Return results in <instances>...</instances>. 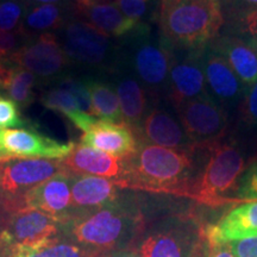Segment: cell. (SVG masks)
Segmentation results:
<instances>
[{
    "label": "cell",
    "mask_w": 257,
    "mask_h": 257,
    "mask_svg": "<svg viewBox=\"0 0 257 257\" xmlns=\"http://www.w3.org/2000/svg\"><path fill=\"white\" fill-rule=\"evenodd\" d=\"M74 10L79 18L110 38L126 37L138 25L120 11L115 2L89 6H79L74 3Z\"/></svg>",
    "instance_id": "obj_23"
},
{
    "label": "cell",
    "mask_w": 257,
    "mask_h": 257,
    "mask_svg": "<svg viewBox=\"0 0 257 257\" xmlns=\"http://www.w3.org/2000/svg\"><path fill=\"white\" fill-rule=\"evenodd\" d=\"M120 189L112 179L74 174L72 181V220L86 217L113 204L120 198Z\"/></svg>",
    "instance_id": "obj_17"
},
{
    "label": "cell",
    "mask_w": 257,
    "mask_h": 257,
    "mask_svg": "<svg viewBox=\"0 0 257 257\" xmlns=\"http://www.w3.org/2000/svg\"><path fill=\"white\" fill-rule=\"evenodd\" d=\"M159 18L161 36L180 49L206 47L225 24L219 0H160Z\"/></svg>",
    "instance_id": "obj_3"
},
{
    "label": "cell",
    "mask_w": 257,
    "mask_h": 257,
    "mask_svg": "<svg viewBox=\"0 0 257 257\" xmlns=\"http://www.w3.org/2000/svg\"><path fill=\"white\" fill-rule=\"evenodd\" d=\"M195 150L187 152L140 143L136 153L123 159L124 172L115 184L121 189L188 197L198 174L193 156Z\"/></svg>",
    "instance_id": "obj_1"
},
{
    "label": "cell",
    "mask_w": 257,
    "mask_h": 257,
    "mask_svg": "<svg viewBox=\"0 0 257 257\" xmlns=\"http://www.w3.org/2000/svg\"><path fill=\"white\" fill-rule=\"evenodd\" d=\"M61 172H64L61 160L17 159L0 162V206L9 214L25 208L28 192Z\"/></svg>",
    "instance_id": "obj_7"
},
{
    "label": "cell",
    "mask_w": 257,
    "mask_h": 257,
    "mask_svg": "<svg viewBox=\"0 0 257 257\" xmlns=\"http://www.w3.org/2000/svg\"><path fill=\"white\" fill-rule=\"evenodd\" d=\"M11 249L12 257H91L62 234L30 245H11Z\"/></svg>",
    "instance_id": "obj_27"
},
{
    "label": "cell",
    "mask_w": 257,
    "mask_h": 257,
    "mask_svg": "<svg viewBox=\"0 0 257 257\" xmlns=\"http://www.w3.org/2000/svg\"><path fill=\"white\" fill-rule=\"evenodd\" d=\"M75 143H61L32 128L0 130V162L17 159L63 160L72 153Z\"/></svg>",
    "instance_id": "obj_12"
},
{
    "label": "cell",
    "mask_w": 257,
    "mask_h": 257,
    "mask_svg": "<svg viewBox=\"0 0 257 257\" xmlns=\"http://www.w3.org/2000/svg\"><path fill=\"white\" fill-rule=\"evenodd\" d=\"M29 37L19 31H4L0 30V56L9 57L14 54Z\"/></svg>",
    "instance_id": "obj_36"
},
{
    "label": "cell",
    "mask_w": 257,
    "mask_h": 257,
    "mask_svg": "<svg viewBox=\"0 0 257 257\" xmlns=\"http://www.w3.org/2000/svg\"><path fill=\"white\" fill-rule=\"evenodd\" d=\"M72 173L61 172L34 187L25 195V207L38 210L59 221L72 220Z\"/></svg>",
    "instance_id": "obj_13"
},
{
    "label": "cell",
    "mask_w": 257,
    "mask_h": 257,
    "mask_svg": "<svg viewBox=\"0 0 257 257\" xmlns=\"http://www.w3.org/2000/svg\"><path fill=\"white\" fill-rule=\"evenodd\" d=\"M208 249L210 257H234L231 251L230 243H208Z\"/></svg>",
    "instance_id": "obj_38"
},
{
    "label": "cell",
    "mask_w": 257,
    "mask_h": 257,
    "mask_svg": "<svg viewBox=\"0 0 257 257\" xmlns=\"http://www.w3.org/2000/svg\"><path fill=\"white\" fill-rule=\"evenodd\" d=\"M80 144L117 159H126L136 153L140 142L135 131L125 123L98 119L80 137Z\"/></svg>",
    "instance_id": "obj_18"
},
{
    "label": "cell",
    "mask_w": 257,
    "mask_h": 257,
    "mask_svg": "<svg viewBox=\"0 0 257 257\" xmlns=\"http://www.w3.org/2000/svg\"><path fill=\"white\" fill-rule=\"evenodd\" d=\"M113 2H115V0H74V3L79 6L106 4V3H113Z\"/></svg>",
    "instance_id": "obj_43"
},
{
    "label": "cell",
    "mask_w": 257,
    "mask_h": 257,
    "mask_svg": "<svg viewBox=\"0 0 257 257\" xmlns=\"http://www.w3.org/2000/svg\"><path fill=\"white\" fill-rule=\"evenodd\" d=\"M113 74H115L114 89L119 100L123 123L136 131L152 107L149 94L133 74L125 72V69L118 68Z\"/></svg>",
    "instance_id": "obj_22"
},
{
    "label": "cell",
    "mask_w": 257,
    "mask_h": 257,
    "mask_svg": "<svg viewBox=\"0 0 257 257\" xmlns=\"http://www.w3.org/2000/svg\"><path fill=\"white\" fill-rule=\"evenodd\" d=\"M41 102L44 107L49 108L67 117L79 130L88 131L99 118L95 115L85 113L80 107L76 95L59 82L47 89L41 96Z\"/></svg>",
    "instance_id": "obj_25"
},
{
    "label": "cell",
    "mask_w": 257,
    "mask_h": 257,
    "mask_svg": "<svg viewBox=\"0 0 257 257\" xmlns=\"http://www.w3.org/2000/svg\"><path fill=\"white\" fill-rule=\"evenodd\" d=\"M230 248L234 257H257V237L233 240Z\"/></svg>",
    "instance_id": "obj_37"
},
{
    "label": "cell",
    "mask_w": 257,
    "mask_h": 257,
    "mask_svg": "<svg viewBox=\"0 0 257 257\" xmlns=\"http://www.w3.org/2000/svg\"><path fill=\"white\" fill-rule=\"evenodd\" d=\"M12 67H14V63L9 60V57L0 56V91L4 89L11 74Z\"/></svg>",
    "instance_id": "obj_39"
},
{
    "label": "cell",
    "mask_w": 257,
    "mask_h": 257,
    "mask_svg": "<svg viewBox=\"0 0 257 257\" xmlns=\"http://www.w3.org/2000/svg\"><path fill=\"white\" fill-rule=\"evenodd\" d=\"M115 3L120 11L137 24L146 23L157 8V0H115Z\"/></svg>",
    "instance_id": "obj_30"
},
{
    "label": "cell",
    "mask_w": 257,
    "mask_h": 257,
    "mask_svg": "<svg viewBox=\"0 0 257 257\" xmlns=\"http://www.w3.org/2000/svg\"><path fill=\"white\" fill-rule=\"evenodd\" d=\"M16 66L29 70L40 81L50 83L69 75L72 61L64 53L59 38L54 32L29 37L9 56Z\"/></svg>",
    "instance_id": "obj_9"
},
{
    "label": "cell",
    "mask_w": 257,
    "mask_h": 257,
    "mask_svg": "<svg viewBox=\"0 0 257 257\" xmlns=\"http://www.w3.org/2000/svg\"><path fill=\"white\" fill-rule=\"evenodd\" d=\"M143 233V213L133 201L121 197L88 216L62 225V236L91 257L131 249Z\"/></svg>",
    "instance_id": "obj_2"
},
{
    "label": "cell",
    "mask_w": 257,
    "mask_h": 257,
    "mask_svg": "<svg viewBox=\"0 0 257 257\" xmlns=\"http://www.w3.org/2000/svg\"><path fill=\"white\" fill-rule=\"evenodd\" d=\"M204 229L192 218H169L144 233L136 251L141 257H195Z\"/></svg>",
    "instance_id": "obj_8"
},
{
    "label": "cell",
    "mask_w": 257,
    "mask_h": 257,
    "mask_svg": "<svg viewBox=\"0 0 257 257\" xmlns=\"http://www.w3.org/2000/svg\"><path fill=\"white\" fill-rule=\"evenodd\" d=\"M208 243H231L257 237V201L238 205L221 217L216 224L204 227Z\"/></svg>",
    "instance_id": "obj_19"
},
{
    "label": "cell",
    "mask_w": 257,
    "mask_h": 257,
    "mask_svg": "<svg viewBox=\"0 0 257 257\" xmlns=\"http://www.w3.org/2000/svg\"><path fill=\"white\" fill-rule=\"evenodd\" d=\"M225 24L229 25L231 34L243 38L257 50V12Z\"/></svg>",
    "instance_id": "obj_33"
},
{
    "label": "cell",
    "mask_w": 257,
    "mask_h": 257,
    "mask_svg": "<svg viewBox=\"0 0 257 257\" xmlns=\"http://www.w3.org/2000/svg\"><path fill=\"white\" fill-rule=\"evenodd\" d=\"M176 110L180 123L197 148L218 142L227 130V112L210 94L198 96Z\"/></svg>",
    "instance_id": "obj_10"
},
{
    "label": "cell",
    "mask_w": 257,
    "mask_h": 257,
    "mask_svg": "<svg viewBox=\"0 0 257 257\" xmlns=\"http://www.w3.org/2000/svg\"><path fill=\"white\" fill-rule=\"evenodd\" d=\"M195 257H210V249H208V243L206 239H204V242H202L200 249H199Z\"/></svg>",
    "instance_id": "obj_44"
},
{
    "label": "cell",
    "mask_w": 257,
    "mask_h": 257,
    "mask_svg": "<svg viewBox=\"0 0 257 257\" xmlns=\"http://www.w3.org/2000/svg\"><path fill=\"white\" fill-rule=\"evenodd\" d=\"M27 6L32 5H43V4H60V3H66L68 0H21Z\"/></svg>",
    "instance_id": "obj_41"
},
{
    "label": "cell",
    "mask_w": 257,
    "mask_h": 257,
    "mask_svg": "<svg viewBox=\"0 0 257 257\" xmlns=\"http://www.w3.org/2000/svg\"><path fill=\"white\" fill-rule=\"evenodd\" d=\"M0 257H12L11 245L0 234Z\"/></svg>",
    "instance_id": "obj_42"
},
{
    "label": "cell",
    "mask_w": 257,
    "mask_h": 257,
    "mask_svg": "<svg viewBox=\"0 0 257 257\" xmlns=\"http://www.w3.org/2000/svg\"><path fill=\"white\" fill-rule=\"evenodd\" d=\"M239 113L244 124L248 126H257V81L244 93Z\"/></svg>",
    "instance_id": "obj_35"
},
{
    "label": "cell",
    "mask_w": 257,
    "mask_h": 257,
    "mask_svg": "<svg viewBox=\"0 0 257 257\" xmlns=\"http://www.w3.org/2000/svg\"><path fill=\"white\" fill-rule=\"evenodd\" d=\"M64 170L78 175H93L112 179H120L124 172V160L99 152L93 148L75 144L68 156L61 160Z\"/></svg>",
    "instance_id": "obj_20"
},
{
    "label": "cell",
    "mask_w": 257,
    "mask_h": 257,
    "mask_svg": "<svg viewBox=\"0 0 257 257\" xmlns=\"http://www.w3.org/2000/svg\"><path fill=\"white\" fill-rule=\"evenodd\" d=\"M204 148L207 159L193 182L188 198L211 207L237 202L238 182L245 170V156L234 142L211 143Z\"/></svg>",
    "instance_id": "obj_4"
},
{
    "label": "cell",
    "mask_w": 257,
    "mask_h": 257,
    "mask_svg": "<svg viewBox=\"0 0 257 257\" xmlns=\"http://www.w3.org/2000/svg\"><path fill=\"white\" fill-rule=\"evenodd\" d=\"M37 82L38 79L34 74L14 64L10 78L3 91L19 108L24 110L35 101L36 98L35 87Z\"/></svg>",
    "instance_id": "obj_28"
},
{
    "label": "cell",
    "mask_w": 257,
    "mask_h": 257,
    "mask_svg": "<svg viewBox=\"0 0 257 257\" xmlns=\"http://www.w3.org/2000/svg\"><path fill=\"white\" fill-rule=\"evenodd\" d=\"M73 66L113 74L120 66V48L114 42L74 15L56 34Z\"/></svg>",
    "instance_id": "obj_6"
},
{
    "label": "cell",
    "mask_w": 257,
    "mask_h": 257,
    "mask_svg": "<svg viewBox=\"0 0 257 257\" xmlns=\"http://www.w3.org/2000/svg\"><path fill=\"white\" fill-rule=\"evenodd\" d=\"M28 124L22 117L21 108L11 99L0 95V128L23 126Z\"/></svg>",
    "instance_id": "obj_34"
},
{
    "label": "cell",
    "mask_w": 257,
    "mask_h": 257,
    "mask_svg": "<svg viewBox=\"0 0 257 257\" xmlns=\"http://www.w3.org/2000/svg\"><path fill=\"white\" fill-rule=\"evenodd\" d=\"M202 68L208 93L225 110L242 101L245 88L226 60L210 44L202 49Z\"/></svg>",
    "instance_id": "obj_16"
},
{
    "label": "cell",
    "mask_w": 257,
    "mask_h": 257,
    "mask_svg": "<svg viewBox=\"0 0 257 257\" xmlns=\"http://www.w3.org/2000/svg\"><path fill=\"white\" fill-rule=\"evenodd\" d=\"M135 134L140 143L187 152L197 149L185 133L179 118H175L157 105L150 107L140 128L135 131Z\"/></svg>",
    "instance_id": "obj_15"
},
{
    "label": "cell",
    "mask_w": 257,
    "mask_h": 257,
    "mask_svg": "<svg viewBox=\"0 0 257 257\" xmlns=\"http://www.w3.org/2000/svg\"><path fill=\"white\" fill-rule=\"evenodd\" d=\"M210 46L230 64L245 92L257 81V50L248 42L226 31L212 41Z\"/></svg>",
    "instance_id": "obj_21"
},
{
    "label": "cell",
    "mask_w": 257,
    "mask_h": 257,
    "mask_svg": "<svg viewBox=\"0 0 257 257\" xmlns=\"http://www.w3.org/2000/svg\"><path fill=\"white\" fill-rule=\"evenodd\" d=\"M202 49L180 50V48L172 47L166 95L175 108L191 99L210 94L202 68Z\"/></svg>",
    "instance_id": "obj_11"
},
{
    "label": "cell",
    "mask_w": 257,
    "mask_h": 257,
    "mask_svg": "<svg viewBox=\"0 0 257 257\" xmlns=\"http://www.w3.org/2000/svg\"><path fill=\"white\" fill-rule=\"evenodd\" d=\"M98 257H141L136 251V249H125V250H119V251H113L104 253V255H100Z\"/></svg>",
    "instance_id": "obj_40"
},
{
    "label": "cell",
    "mask_w": 257,
    "mask_h": 257,
    "mask_svg": "<svg viewBox=\"0 0 257 257\" xmlns=\"http://www.w3.org/2000/svg\"><path fill=\"white\" fill-rule=\"evenodd\" d=\"M225 23H231L257 12V0H219Z\"/></svg>",
    "instance_id": "obj_31"
},
{
    "label": "cell",
    "mask_w": 257,
    "mask_h": 257,
    "mask_svg": "<svg viewBox=\"0 0 257 257\" xmlns=\"http://www.w3.org/2000/svg\"><path fill=\"white\" fill-rule=\"evenodd\" d=\"M75 15L74 4H43L27 6V11L22 23L21 31L27 37L36 36V34H46L61 30L63 25Z\"/></svg>",
    "instance_id": "obj_24"
},
{
    "label": "cell",
    "mask_w": 257,
    "mask_h": 257,
    "mask_svg": "<svg viewBox=\"0 0 257 257\" xmlns=\"http://www.w3.org/2000/svg\"><path fill=\"white\" fill-rule=\"evenodd\" d=\"M8 218H9V213L4 210V208L0 206V234H2L3 231H4Z\"/></svg>",
    "instance_id": "obj_45"
},
{
    "label": "cell",
    "mask_w": 257,
    "mask_h": 257,
    "mask_svg": "<svg viewBox=\"0 0 257 257\" xmlns=\"http://www.w3.org/2000/svg\"><path fill=\"white\" fill-rule=\"evenodd\" d=\"M236 200L237 202L257 201V161L252 162L240 176Z\"/></svg>",
    "instance_id": "obj_32"
},
{
    "label": "cell",
    "mask_w": 257,
    "mask_h": 257,
    "mask_svg": "<svg viewBox=\"0 0 257 257\" xmlns=\"http://www.w3.org/2000/svg\"><path fill=\"white\" fill-rule=\"evenodd\" d=\"M170 63L172 47L161 35H153L148 23L138 24L126 36L125 48L120 51L119 67L133 74L150 98L166 94Z\"/></svg>",
    "instance_id": "obj_5"
},
{
    "label": "cell",
    "mask_w": 257,
    "mask_h": 257,
    "mask_svg": "<svg viewBox=\"0 0 257 257\" xmlns=\"http://www.w3.org/2000/svg\"><path fill=\"white\" fill-rule=\"evenodd\" d=\"M27 11L21 0H0V30L19 31Z\"/></svg>",
    "instance_id": "obj_29"
},
{
    "label": "cell",
    "mask_w": 257,
    "mask_h": 257,
    "mask_svg": "<svg viewBox=\"0 0 257 257\" xmlns=\"http://www.w3.org/2000/svg\"><path fill=\"white\" fill-rule=\"evenodd\" d=\"M83 81L91 96L93 113L95 117L113 123H123L119 100L113 85L93 76L85 78Z\"/></svg>",
    "instance_id": "obj_26"
},
{
    "label": "cell",
    "mask_w": 257,
    "mask_h": 257,
    "mask_svg": "<svg viewBox=\"0 0 257 257\" xmlns=\"http://www.w3.org/2000/svg\"><path fill=\"white\" fill-rule=\"evenodd\" d=\"M62 234V225L43 212L22 208L9 214L2 237L10 245H30Z\"/></svg>",
    "instance_id": "obj_14"
}]
</instances>
